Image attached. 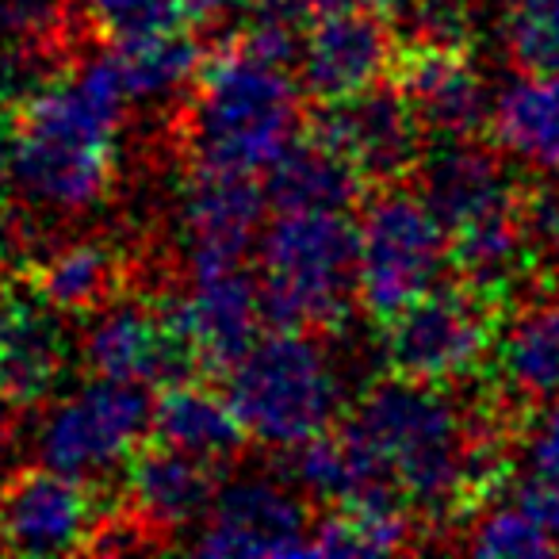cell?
Listing matches in <instances>:
<instances>
[{"instance_id":"cell-26","label":"cell","mask_w":559,"mask_h":559,"mask_svg":"<svg viewBox=\"0 0 559 559\" xmlns=\"http://www.w3.org/2000/svg\"><path fill=\"white\" fill-rule=\"evenodd\" d=\"M502 376L525 399L559 391V304L525 311L502 342Z\"/></svg>"},{"instance_id":"cell-5","label":"cell","mask_w":559,"mask_h":559,"mask_svg":"<svg viewBox=\"0 0 559 559\" xmlns=\"http://www.w3.org/2000/svg\"><path fill=\"white\" fill-rule=\"evenodd\" d=\"M226 399L238 411L246 433L261 444L292 449L334 426V368L304 330H272L226 372Z\"/></svg>"},{"instance_id":"cell-23","label":"cell","mask_w":559,"mask_h":559,"mask_svg":"<svg viewBox=\"0 0 559 559\" xmlns=\"http://www.w3.org/2000/svg\"><path fill=\"white\" fill-rule=\"evenodd\" d=\"M123 253L104 241H78L35 269V288L47 304H55L62 314H96L119 296L123 284Z\"/></svg>"},{"instance_id":"cell-10","label":"cell","mask_w":559,"mask_h":559,"mask_svg":"<svg viewBox=\"0 0 559 559\" xmlns=\"http://www.w3.org/2000/svg\"><path fill=\"white\" fill-rule=\"evenodd\" d=\"M100 510L93 487L55 467H24L0 490V551L12 556H66L88 551Z\"/></svg>"},{"instance_id":"cell-2","label":"cell","mask_w":559,"mask_h":559,"mask_svg":"<svg viewBox=\"0 0 559 559\" xmlns=\"http://www.w3.org/2000/svg\"><path fill=\"white\" fill-rule=\"evenodd\" d=\"M406 506L426 518H460L472 510V449L467 414L437 383L383 380L365 391L353 414Z\"/></svg>"},{"instance_id":"cell-16","label":"cell","mask_w":559,"mask_h":559,"mask_svg":"<svg viewBox=\"0 0 559 559\" xmlns=\"http://www.w3.org/2000/svg\"><path fill=\"white\" fill-rule=\"evenodd\" d=\"M269 203L253 173L195 165L180 192V223L188 234V269L241 264Z\"/></svg>"},{"instance_id":"cell-14","label":"cell","mask_w":559,"mask_h":559,"mask_svg":"<svg viewBox=\"0 0 559 559\" xmlns=\"http://www.w3.org/2000/svg\"><path fill=\"white\" fill-rule=\"evenodd\" d=\"M165 311L195 349L203 372L223 376L253 349L257 330L264 322L261 288H253L241 264L192 269V292L185 299H173Z\"/></svg>"},{"instance_id":"cell-28","label":"cell","mask_w":559,"mask_h":559,"mask_svg":"<svg viewBox=\"0 0 559 559\" xmlns=\"http://www.w3.org/2000/svg\"><path fill=\"white\" fill-rule=\"evenodd\" d=\"M506 47L521 73L559 70V0H518L506 20Z\"/></svg>"},{"instance_id":"cell-27","label":"cell","mask_w":559,"mask_h":559,"mask_svg":"<svg viewBox=\"0 0 559 559\" xmlns=\"http://www.w3.org/2000/svg\"><path fill=\"white\" fill-rule=\"evenodd\" d=\"M96 35L123 47L165 32H180L192 20L185 0H81Z\"/></svg>"},{"instance_id":"cell-37","label":"cell","mask_w":559,"mask_h":559,"mask_svg":"<svg viewBox=\"0 0 559 559\" xmlns=\"http://www.w3.org/2000/svg\"><path fill=\"white\" fill-rule=\"evenodd\" d=\"M9 123H12V111L0 108V127H9Z\"/></svg>"},{"instance_id":"cell-7","label":"cell","mask_w":559,"mask_h":559,"mask_svg":"<svg viewBox=\"0 0 559 559\" xmlns=\"http://www.w3.org/2000/svg\"><path fill=\"white\" fill-rule=\"evenodd\" d=\"M502 304L479 296L464 280L429 288L383 322V357L391 372L418 383H449L483 365L498 337Z\"/></svg>"},{"instance_id":"cell-13","label":"cell","mask_w":559,"mask_h":559,"mask_svg":"<svg viewBox=\"0 0 559 559\" xmlns=\"http://www.w3.org/2000/svg\"><path fill=\"white\" fill-rule=\"evenodd\" d=\"M391 85L414 104L421 127L444 139H472L495 111L479 70L456 43L411 39L395 47Z\"/></svg>"},{"instance_id":"cell-1","label":"cell","mask_w":559,"mask_h":559,"mask_svg":"<svg viewBox=\"0 0 559 559\" xmlns=\"http://www.w3.org/2000/svg\"><path fill=\"white\" fill-rule=\"evenodd\" d=\"M127 100L111 55L35 96L12 127L4 162L20 200L50 215L96 207L116 180V134Z\"/></svg>"},{"instance_id":"cell-36","label":"cell","mask_w":559,"mask_h":559,"mask_svg":"<svg viewBox=\"0 0 559 559\" xmlns=\"http://www.w3.org/2000/svg\"><path fill=\"white\" fill-rule=\"evenodd\" d=\"M185 4L195 20H215V16H223L226 9H234V4H246V0H185Z\"/></svg>"},{"instance_id":"cell-17","label":"cell","mask_w":559,"mask_h":559,"mask_svg":"<svg viewBox=\"0 0 559 559\" xmlns=\"http://www.w3.org/2000/svg\"><path fill=\"white\" fill-rule=\"evenodd\" d=\"M395 62V39L372 12H322L299 55V85L311 100L334 104L372 88Z\"/></svg>"},{"instance_id":"cell-4","label":"cell","mask_w":559,"mask_h":559,"mask_svg":"<svg viewBox=\"0 0 559 559\" xmlns=\"http://www.w3.org/2000/svg\"><path fill=\"white\" fill-rule=\"evenodd\" d=\"M360 230L345 211H280L261 238V311L272 330H334L357 292Z\"/></svg>"},{"instance_id":"cell-21","label":"cell","mask_w":559,"mask_h":559,"mask_svg":"<svg viewBox=\"0 0 559 559\" xmlns=\"http://www.w3.org/2000/svg\"><path fill=\"white\" fill-rule=\"evenodd\" d=\"M154 429L157 441L177 444V449L215 460V464L234 456L249 437L230 399L215 395L195 380L165 383V391L154 403Z\"/></svg>"},{"instance_id":"cell-22","label":"cell","mask_w":559,"mask_h":559,"mask_svg":"<svg viewBox=\"0 0 559 559\" xmlns=\"http://www.w3.org/2000/svg\"><path fill=\"white\" fill-rule=\"evenodd\" d=\"M495 142L506 154L559 173V70L525 73L513 81L490 111Z\"/></svg>"},{"instance_id":"cell-18","label":"cell","mask_w":559,"mask_h":559,"mask_svg":"<svg viewBox=\"0 0 559 559\" xmlns=\"http://www.w3.org/2000/svg\"><path fill=\"white\" fill-rule=\"evenodd\" d=\"M421 200L452 234L518 211L521 192L513 188L506 162H498L495 150L475 146L467 139H449L421 165Z\"/></svg>"},{"instance_id":"cell-29","label":"cell","mask_w":559,"mask_h":559,"mask_svg":"<svg viewBox=\"0 0 559 559\" xmlns=\"http://www.w3.org/2000/svg\"><path fill=\"white\" fill-rule=\"evenodd\" d=\"M475 556H556L559 540L525 510V506H513V510H490L479 525L472 528L464 544Z\"/></svg>"},{"instance_id":"cell-6","label":"cell","mask_w":559,"mask_h":559,"mask_svg":"<svg viewBox=\"0 0 559 559\" xmlns=\"http://www.w3.org/2000/svg\"><path fill=\"white\" fill-rule=\"evenodd\" d=\"M357 296L376 322H388L433 288L449 261V230L421 195L388 185L360 218Z\"/></svg>"},{"instance_id":"cell-24","label":"cell","mask_w":559,"mask_h":559,"mask_svg":"<svg viewBox=\"0 0 559 559\" xmlns=\"http://www.w3.org/2000/svg\"><path fill=\"white\" fill-rule=\"evenodd\" d=\"M411 506L403 498L337 506L314 528V556H388L411 548Z\"/></svg>"},{"instance_id":"cell-19","label":"cell","mask_w":559,"mask_h":559,"mask_svg":"<svg viewBox=\"0 0 559 559\" xmlns=\"http://www.w3.org/2000/svg\"><path fill=\"white\" fill-rule=\"evenodd\" d=\"M215 495V460H203L177 444H139L127 460V506L150 533L207 518Z\"/></svg>"},{"instance_id":"cell-25","label":"cell","mask_w":559,"mask_h":559,"mask_svg":"<svg viewBox=\"0 0 559 559\" xmlns=\"http://www.w3.org/2000/svg\"><path fill=\"white\" fill-rule=\"evenodd\" d=\"M116 70L123 78V88L131 100H157V96L177 93L180 85L200 78L203 70V50L192 35L165 32L142 43H123L111 50Z\"/></svg>"},{"instance_id":"cell-3","label":"cell","mask_w":559,"mask_h":559,"mask_svg":"<svg viewBox=\"0 0 559 559\" xmlns=\"http://www.w3.org/2000/svg\"><path fill=\"white\" fill-rule=\"evenodd\" d=\"M299 85L284 66L257 62L226 47L203 62L188 111V146L195 165L269 173L296 142Z\"/></svg>"},{"instance_id":"cell-8","label":"cell","mask_w":559,"mask_h":559,"mask_svg":"<svg viewBox=\"0 0 559 559\" xmlns=\"http://www.w3.org/2000/svg\"><path fill=\"white\" fill-rule=\"evenodd\" d=\"M150 426H154V399L146 395V383L96 376L43 418L39 456L55 472L93 479L131 460Z\"/></svg>"},{"instance_id":"cell-33","label":"cell","mask_w":559,"mask_h":559,"mask_svg":"<svg viewBox=\"0 0 559 559\" xmlns=\"http://www.w3.org/2000/svg\"><path fill=\"white\" fill-rule=\"evenodd\" d=\"M518 495H521V506L559 540V483L536 479L533 475V483H525Z\"/></svg>"},{"instance_id":"cell-35","label":"cell","mask_w":559,"mask_h":559,"mask_svg":"<svg viewBox=\"0 0 559 559\" xmlns=\"http://www.w3.org/2000/svg\"><path fill=\"white\" fill-rule=\"evenodd\" d=\"M20 249V223H12L9 203H0V261H9Z\"/></svg>"},{"instance_id":"cell-12","label":"cell","mask_w":559,"mask_h":559,"mask_svg":"<svg viewBox=\"0 0 559 559\" xmlns=\"http://www.w3.org/2000/svg\"><path fill=\"white\" fill-rule=\"evenodd\" d=\"M203 556H314L307 510L288 487L269 479H238L218 487L195 540Z\"/></svg>"},{"instance_id":"cell-20","label":"cell","mask_w":559,"mask_h":559,"mask_svg":"<svg viewBox=\"0 0 559 559\" xmlns=\"http://www.w3.org/2000/svg\"><path fill=\"white\" fill-rule=\"evenodd\" d=\"M368 180L326 142L296 139L269 169L264 195L276 211H349Z\"/></svg>"},{"instance_id":"cell-30","label":"cell","mask_w":559,"mask_h":559,"mask_svg":"<svg viewBox=\"0 0 559 559\" xmlns=\"http://www.w3.org/2000/svg\"><path fill=\"white\" fill-rule=\"evenodd\" d=\"M70 0H0V50H58Z\"/></svg>"},{"instance_id":"cell-32","label":"cell","mask_w":559,"mask_h":559,"mask_svg":"<svg viewBox=\"0 0 559 559\" xmlns=\"http://www.w3.org/2000/svg\"><path fill=\"white\" fill-rule=\"evenodd\" d=\"M528 464L536 479L559 483V411H551L528 437Z\"/></svg>"},{"instance_id":"cell-9","label":"cell","mask_w":559,"mask_h":559,"mask_svg":"<svg viewBox=\"0 0 559 559\" xmlns=\"http://www.w3.org/2000/svg\"><path fill=\"white\" fill-rule=\"evenodd\" d=\"M311 134L353 162L368 185H399L421 162V127L414 104L391 88H365L345 100L322 104Z\"/></svg>"},{"instance_id":"cell-15","label":"cell","mask_w":559,"mask_h":559,"mask_svg":"<svg viewBox=\"0 0 559 559\" xmlns=\"http://www.w3.org/2000/svg\"><path fill=\"white\" fill-rule=\"evenodd\" d=\"M58 314L35 284H0V414L39 403L58 383L70 360V334Z\"/></svg>"},{"instance_id":"cell-34","label":"cell","mask_w":559,"mask_h":559,"mask_svg":"<svg viewBox=\"0 0 559 559\" xmlns=\"http://www.w3.org/2000/svg\"><path fill=\"white\" fill-rule=\"evenodd\" d=\"M322 12H372V16H388L399 9V0H319Z\"/></svg>"},{"instance_id":"cell-31","label":"cell","mask_w":559,"mask_h":559,"mask_svg":"<svg viewBox=\"0 0 559 559\" xmlns=\"http://www.w3.org/2000/svg\"><path fill=\"white\" fill-rule=\"evenodd\" d=\"M521 226L533 257L559 261V192L540 188L533 195H521Z\"/></svg>"},{"instance_id":"cell-11","label":"cell","mask_w":559,"mask_h":559,"mask_svg":"<svg viewBox=\"0 0 559 559\" xmlns=\"http://www.w3.org/2000/svg\"><path fill=\"white\" fill-rule=\"evenodd\" d=\"M88 326L81 357L88 372L119 383H180L203 372L200 357L165 307L116 304L100 307Z\"/></svg>"}]
</instances>
